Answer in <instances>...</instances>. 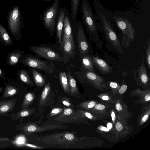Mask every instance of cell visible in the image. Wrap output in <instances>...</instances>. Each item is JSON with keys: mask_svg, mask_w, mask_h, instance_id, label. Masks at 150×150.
<instances>
[{"mask_svg": "<svg viewBox=\"0 0 150 150\" xmlns=\"http://www.w3.org/2000/svg\"><path fill=\"white\" fill-rule=\"evenodd\" d=\"M80 11L83 24L90 40L96 47L101 49L103 43L100 37L96 19L88 0H82Z\"/></svg>", "mask_w": 150, "mask_h": 150, "instance_id": "6da1fadb", "label": "cell"}, {"mask_svg": "<svg viewBox=\"0 0 150 150\" xmlns=\"http://www.w3.org/2000/svg\"><path fill=\"white\" fill-rule=\"evenodd\" d=\"M96 17L99 30L103 37L105 38L119 52L123 54L125 52L120 41L106 16L104 14L98 13Z\"/></svg>", "mask_w": 150, "mask_h": 150, "instance_id": "7a4b0ae2", "label": "cell"}, {"mask_svg": "<svg viewBox=\"0 0 150 150\" xmlns=\"http://www.w3.org/2000/svg\"><path fill=\"white\" fill-rule=\"evenodd\" d=\"M36 140L46 144L69 145L75 144L79 139L71 132H59L42 136Z\"/></svg>", "mask_w": 150, "mask_h": 150, "instance_id": "3957f363", "label": "cell"}, {"mask_svg": "<svg viewBox=\"0 0 150 150\" xmlns=\"http://www.w3.org/2000/svg\"><path fill=\"white\" fill-rule=\"evenodd\" d=\"M113 19L118 28L122 31L123 36L122 44L125 48H128L134 40L135 35L134 27L127 18L119 16H115Z\"/></svg>", "mask_w": 150, "mask_h": 150, "instance_id": "277c9868", "label": "cell"}, {"mask_svg": "<svg viewBox=\"0 0 150 150\" xmlns=\"http://www.w3.org/2000/svg\"><path fill=\"white\" fill-rule=\"evenodd\" d=\"M9 30L16 40L21 38L23 20L19 6L16 5L10 10L7 16Z\"/></svg>", "mask_w": 150, "mask_h": 150, "instance_id": "5b68a950", "label": "cell"}, {"mask_svg": "<svg viewBox=\"0 0 150 150\" xmlns=\"http://www.w3.org/2000/svg\"><path fill=\"white\" fill-rule=\"evenodd\" d=\"M60 0H54L53 3L40 16V19L45 28L50 33L55 29Z\"/></svg>", "mask_w": 150, "mask_h": 150, "instance_id": "8992f818", "label": "cell"}, {"mask_svg": "<svg viewBox=\"0 0 150 150\" xmlns=\"http://www.w3.org/2000/svg\"><path fill=\"white\" fill-rule=\"evenodd\" d=\"M65 127L66 126H63L57 125L40 126L33 123L27 122L23 123L17 125L15 127L21 133L29 136L33 133L46 131L57 129H62Z\"/></svg>", "mask_w": 150, "mask_h": 150, "instance_id": "52a82bcc", "label": "cell"}, {"mask_svg": "<svg viewBox=\"0 0 150 150\" xmlns=\"http://www.w3.org/2000/svg\"><path fill=\"white\" fill-rule=\"evenodd\" d=\"M77 29L76 38L78 50L81 57L89 54L92 47L87 39L83 26L81 22L78 21L73 23Z\"/></svg>", "mask_w": 150, "mask_h": 150, "instance_id": "ba28073f", "label": "cell"}, {"mask_svg": "<svg viewBox=\"0 0 150 150\" xmlns=\"http://www.w3.org/2000/svg\"><path fill=\"white\" fill-rule=\"evenodd\" d=\"M83 74L85 81L96 89L103 92L108 90L107 81L101 76L86 69Z\"/></svg>", "mask_w": 150, "mask_h": 150, "instance_id": "9c48e42d", "label": "cell"}, {"mask_svg": "<svg viewBox=\"0 0 150 150\" xmlns=\"http://www.w3.org/2000/svg\"><path fill=\"white\" fill-rule=\"evenodd\" d=\"M144 54L143 53L142 63L140 67L134 70V79L137 85L145 90L149 89L150 78L148 76L144 62Z\"/></svg>", "mask_w": 150, "mask_h": 150, "instance_id": "30bf717a", "label": "cell"}, {"mask_svg": "<svg viewBox=\"0 0 150 150\" xmlns=\"http://www.w3.org/2000/svg\"><path fill=\"white\" fill-rule=\"evenodd\" d=\"M114 138L117 140L129 135L134 130L133 126L129 125L117 114L116 121L114 126Z\"/></svg>", "mask_w": 150, "mask_h": 150, "instance_id": "8fae6325", "label": "cell"}, {"mask_svg": "<svg viewBox=\"0 0 150 150\" xmlns=\"http://www.w3.org/2000/svg\"><path fill=\"white\" fill-rule=\"evenodd\" d=\"M21 63L30 67L40 69L49 74H52L54 70L53 63L42 61L32 57H26L21 59Z\"/></svg>", "mask_w": 150, "mask_h": 150, "instance_id": "7c38bea8", "label": "cell"}, {"mask_svg": "<svg viewBox=\"0 0 150 150\" xmlns=\"http://www.w3.org/2000/svg\"><path fill=\"white\" fill-rule=\"evenodd\" d=\"M113 105L101 101L98 102L89 112L93 115L97 120H103L107 118L111 120L110 111Z\"/></svg>", "mask_w": 150, "mask_h": 150, "instance_id": "4fadbf2b", "label": "cell"}, {"mask_svg": "<svg viewBox=\"0 0 150 150\" xmlns=\"http://www.w3.org/2000/svg\"><path fill=\"white\" fill-rule=\"evenodd\" d=\"M85 120L80 119L76 117L73 110L70 108L64 109L62 113L54 119L60 122L78 124L83 123L89 125L87 120Z\"/></svg>", "mask_w": 150, "mask_h": 150, "instance_id": "5bb4252c", "label": "cell"}, {"mask_svg": "<svg viewBox=\"0 0 150 150\" xmlns=\"http://www.w3.org/2000/svg\"><path fill=\"white\" fill-rule=\"evenodd\" d=\"M29 48L33 52L43 58L54 61H62L61 55L49 48L34 46H30Z\"/></svg>", "mask_w": 150, "mask_h": 150, "instance_id": "9a60e30c", "label": "cell"}, {"mask_svg": "<svg viewBox=\"0 0 150 150\" xmlns=\"http://www.w3.org/2000/svg\"><path fill=\"white\" fill-rule=\"evenodd\" d=\"M61 47L62 60L64 64H66L70 58H74L76 54L73 36L63 43Z\"/></svg>", "mask_w": 150, "mask_h": 150, "instance_id": "2e32d148", "label": "cell"}, {"mask_svg": "<svg viewBox=\"0 0 150 150\" xmlns=\"http://www.w3.org/2000/svg\"><path fill=\"white\" fill-rule=\"evenodd\" d=\"M73 22L70 14L67 9L63 22V39L62 44L65 42L69 39L72 36V25Z\"/></svg>", "mask_w": 150, "mask_h": 150, "instance_id": "e0dca14e", "label": "cell"}, {"mask_svg": "<svg viewBox=\"0 0 150 150\" xmlns=\"http://www.w3.org/2000/svg\"><path fill=\"white\" fill-rule=\"evenodd\" d=\"M131 97L136 96L138 99L134 103L145 105L150 100V90H142L139 88L135 89L130 92L129 94Z\"/></svg>", "mask_w": 150, "mask_h": 150, "instance_id": "ac0fdd59", "label": "cell"}, {"mask_svg": "<svg viewBox=\"0 0 150 150\" xmlns=\"http://www.w3.org/2000/svg\"><path fill=\"white\" fill-rule=\"evenodd\" d=\"M114 107L118 114L125 121L127 122L130 120L132 113L128 110V106L123 100H120Z\"/></svg>", "mask_w": 150, "mask_h": 150, "instance_id": "d6986e66", "label": "cell"}, {"mask_svg": "<svg viewBox=\"0 0 150 150\" xmlns=\"http://www.w3.org/2000/svg\"><path fill=\"white\" fill-rule=\"evenodd\" d=\"M91 57L93 65L102 74L105 75L113 72L112 68L105 61L97 56H91Z\"/></svg>", "mask_w": 150, "mask_h": 150, "instance_id": "ffe728a7", "label": "cell"}, {"mask_svg": "<svg viewBox=\"0 0 150 150\" xmlns=\"http://www.w3.org/2000/svg\"><path fill=\"white\" fill-rule=\"evenodd\" d=\"M16 102L15 98L0 101V117H6L12 112Z\"/></svg>", "mask_w": 150, "mask_h": 150, "instance_id": "44dd1931", "label": "cell"}, {"mask_svg": "<svg viewBox=\"0 0 150 150\" xmlns=\"http://www.w3.org/2000/svg\"><path fill=\"white\" fill-rule=\"evenodd\" d=\"M67 9L65 7L59 8L58 10L56 21L57 36L58 38L59 43L61 46L62 45L61 35L63 25V22Z\"/></svg>", "mask_w": 150, "mask_h": 150, "instance_id": "7402d4cb", "label": "cell"}, {"mask_svg": "<svg viewBox=\"0 0 150 150\" xmlns=\"http://www.w3.org/2000/svg\"><path fill=\"white\" fill-rule=\"evenodd\" d=\"M35 111L34 108H27L21 109L19 111L11 114L10 117L12 120L19 121L21 123L23 122L24 119L33 114Z\"/></svg>", "mask_w": 150, "mask_h": 150, "instance_id": "603a6c76", "label": "cell"}, {"mask_svg": "<svg viewBox=\"0 0 150 150\" xmlns=\"http://www.w3.org/2000/svg\"><path fill=\"white\" fill-rule=\"evenodd\" d=\"M150 115V105H144L141 110L140 114L137 118V125L141 126L148 120Z\"/></svg>", "mask_w": 150, "mask_h": 150, "instance_id": "cb8c5ba5", "label": "cell"}, {"mask_svg": "<svg viewBox=\"0 0 150 150\" xmlns=\"http://www.w3.org/2000/svg\"><path fill=\"white\" fill-rule=\"evenodd\" d=\"M97 97L100 99L101 101L112 105H114L120 100L115 98L112 93L109 94L108 92L100 93L98 95Z\"/></svg>", "mask_w": 150, "mask_h": 150, "instance_id": "d4e9b609", "label": "cell"}, {"mask_svg": "<svg viewBox=\"0 0 150 150\" xmlns=\"http://www.w3.org/2000/svg\"><path fill=\"white\" fill-rule=\"evenodd\" d=\"M81 62L82 64L87 70L96 73L94 67L91 55L90 54H86L82 57Z\"/></svg>", "mask_w": 150, "mask_h": 150, "instance_id": "484cf974", "label": "cell"}, {"mask_svg": "<svg viewBox=\"0 0 150 150\" xmlns=\"http://www.w3.org/2000/svg\"><path fill=\"white\" fill-rule=\"evenodd\" d=\"M23 53V52L20 50H17L11 52L7 59V64L12 66L16 64L18 62Z\"/></svg>", "mask_w": 150, "mask_h": 150, "instance_id": "4316f807", "label": "cell"}, {"mask_svg": "<svg viewBox=\"0 0 150 150\" xmlns=\"http://www.w3.org/2000/svg\"><path fill=\"white\" fill-rule=\"evenodd\" d=\"M80 0H70L71 18L73 23L77 21Z\"/></svg>", "mask_w": 150, "mask_h": 150, "instance_id": "83f0119b", "label": "cell"}, {"mask_svg": "<svg viewBox=\"0 0 150 150\" xmlns=\"http://www.w3.org/2000/svg\"><path fill=\"white\" fill-rule=\"evenodd\" d=\"M0 40L6 45L11 46L13 43V40L8 33L0 23Z\"/></svg>", "mask_w": 150, "mask_h": 150, "instance_id": "f1b7e54d", "label": "cell"}, {"mask_svg": "<svg viewBox=\"0 0 150 150\" xmlns=\"http://www.w3.org/2000/svg\"><path fill=\"white\" fill-rule=\"evenodd\" d=\"M67 77L70 86L71 95L76 97H80L75 80L69 73L67 74Z\"/></svg>", "mask_w": 150, "mask_h": 150, "instance_id": "f546056e", "label": "cell"}, {"mask_svg": "<svg viewBox=\"0 0 150 150\" xmlns=\"http://www.w3.org/2000/svg\"><path fill=\"white\" fill-rule=\"evenodd\" d=\"M35 98V96L33 92H30L24 96L23 100L20 105V109L28 108L33 102Z\"/></svg>", "mask_w": 150, "mask_h": 150, "instance_id": "4dcf8cb0", "label": "cell"}, {"mask_svg": "<svg viewBox=\"0 0 150 150\" xmlns=\"http://www.w3.org/2000/svg\"><path fill=\"white\" fill-rule=\"evenodd\" d=\"M76 117L81 119H87L92 121L97 120L96 117L90 112L86 110H78L74 112Z\"/></svg>", "mask_w": 150, "mask_h": 150, "instance_id": "1f68e13d", "label": "cell"}, {"mask_svg": "<svg viewBox=\"0 0 150 150\" xmlns=\"http://www.w3.org/2000/svg\"><path fill=\"white\" fill-rule=\"evenodd\" d=\"M59 77L61 84L64 91L67 94L71 95L70 86L66 73L65 72H60Z\"/></svg>", "mask_w": 150, "mask_h": 150, "instance_id": "d6a6232c", "label": "cell"}, {"mask_svg": "<svg viewBox=\"0 0 150 150\" xmlns=\"http://www.w3.org/2000/svg\"><path fill=\"white\" fill-rule=\"evenodd\" d=\"M19 91V88L15 86L6 85L2 95L3 97L6 98L12 96L17 94Z\"/></svg>", "mask_w": 150, "mask_h": 150, "instance_id": "836d02e7", "label": "cell"}, {"mask_svg": "<svg viewBox=\"0 0 150 150\" xmlns=\"http://www.w3.org/2000/svg\"><path fill=\"white\" fill-rule=\"evenodd\" d=\"M32 72L36 85L39 87L44 86L45 81L42 75L35 69H33Z\"/></svg>", "mask_w": 150, "mask_h": 150, "instance_id": "e575fe53", "label": "cell"}, {"mask_svg": "<svg viewBox=\"0 0 150 150\" xmlns=\"http://www.w3.org/2000/svg\"><path fill=\"white\" fill-rule=\"evenodd\" d=\"M18 75L19 78L23 82L27 85H32L33 82L26 70L21 69L19 72Z\"/></svg>", "mask_w": 150, "mask_h": 150, "instance_id": "d590c367", "label": "cell"}, {"mask_svg": "<svg viewBox=\"0 0 150 150\" xmlns=\"http://www.w3.org/2000/svg\"><path fill=\"white\" fill-rule=\"evenodd\" d=\"M50 86L48 82L45 86L42 93L40 101V105L41 106L44 104L49 96L50 90Z\"/></svg>", "mask_w": 150, "mask_h": 150, "instance_id": "8d00e7d4", "label": "cell"}, {"mask_svg": "<svg viewBox=\"0 0 150 150\" xmlns=\"http://www.w3.org/2000/svg\"><path fill=\"white\" fill-rule=\"evenodd\" d=\"M98 102L96 100L87 101L80 103L79 106L86 111L89 112Z\"/></svg>", "mask_w": 150, "mask_h": 150, "instance_id": "74e56055", "label": "cell"}, {"mask_svg": "<svg viewBox=\"0 0 150 150\" xmlns=\"http://www.w3.org/2000/svg\"><path fill=\"white\" fill-rule=\"evenodd\" d=\"M107 83L108 88H109L110 89L112 95L114 97L118 94V91L120 85L117 83L113 81H107Z\"/></svg>", "mask_w": 150, "mask_h": 150, "instance_id": "f35d334b", "label": "cell"}, {"mask_svg": "<svg viewBox=\"0 0 150 150\" xmlns=\"http://www.w3.org/2000/svg\"><path fill=\"white\" fill-rule=\"evenodd\" d=\"M117 114L118 113L115 109L113 105L110 110V115L111 120L112 121V123L114 127L117 119Z\"/></svg>", "mask_w": 150, "mask_h": 150, "instance_id": "ab89813d", "label": "cell"}, {"mask_svg": "<svg viewBox=\"0 0 150 150\" xmlns=\"http://www.w3.org/2000/svg\"><path fill=\"white\" fill-rule=\"evenodd\" d=\"M146 57L147 64L148 67L150 69V39L148 40L147 42L146 49Z\"/></svg>", "mask_w": 150, "mask_h": 150, "instance_id": "60d3db41", "label": "cell"}, {"mask_svg": "<svg viewBox=\"0 0 150 150\" xmlns=\"http://www.w3.org/2000/svg\"><path fill=\"white\" fill-rule=\"evenodd\" d=\"M127 85L126 82L125 81H122L118 90V94L120 95L123 94L127 90Z\"/></svg>", "mask_w": 150, "mask_h": 150, "instance_id": "b9f144b4", "label": "cell"}, {"mask_svg": "<svg viewBox=\"0 0 150 150\" xmlns=\"http://www.w3.org/2000/svg\"><path fill=\"white\" fill-rule=\"evenodd\" d=\"M9 138L7 137H0V148H3L8 146H10L9 143L4 142L8 141Z\"/></svg>", "mask_w": 150, "mask_h": 150, "instance_id": "7bdbcfd3", "label": "cell"}, {"mask_svg": "<svg viewBox=\"0 0 150 150\" xmlns=\"http://www.w3.org/2000/svg\"><path fill=\"white\" fill-rule=\"evenodd\" d=\"M63 111V109L62 108H54L50 112V116L52 117L57 115H59L62 113Z\"/></svg>", "mask_w": 150, "mask_h": 150, "instance_id": "ee69618b", "label": "cell"}, {"mask_svg": "<svg viewBox=\"0 0 150 150\" xmlns=\"http://www.w3.org/2000/svg\"><path fill=\"white\" fill-rule=\"evenodd\" d=\"M110 132L106 127L103 125H100L98 126L97 128L96 132L100 134H104Z\"/></svg>", "mask_w": 150, "mask_h": 150, "instance_id": "f6af8a7d", "label": "cell"}, {"mask_svg": "<svg viewBox=\"0 0 150 150\" xmlns=\"http://www.w3.org/2000/svg\"><path fill=\"white\" fill-rule=\"evenodd\" d=\"M23 145L24 146H26L35 149H42L43 148L40 146H38L37 145H33V144H29L28 143H25L23 144Z\"/></svg>", "mask_w": 150, "mask_h": 150, "instance_id": "bcb514c9", "label": "cell"}, {"mask_svg": "<svg viewBox=\"0 0 150 150\" xmlns=\"http://www.w3.org/2000/svg\"><path fill=\"white\" fill-rule=\"evenodd\" d=\"M62 102L64 105L67 107H70L71 105L70 101L67 98L63 99L62 100Z\"/></svg>", "mask_w": 150, "mask_h": 150, "instance_id": "7dc6e473", "label": "cell"}, {"mask_svg": "<svg viewBox=\"0 0 150 150\" xmlns=\"http://www.w3.org/2000/svg\"><path fill=\"white\" fill-rule=\"evenodd\" d=\"M4 76V75L3 71L0 69V77L3 78Z\"/></svg>", "mask_w": 150, "mask_h": 150, "instance_id": "c3c4849f", "label": "cell"}, {"mask_svg": "<svg viewBox=\"0 0 150 150\" xmlns=\"http://www.w3.org/2000/svg\"><path fill=\"white\" fill-rule=\"evenodd\" d=\"M3 87H0V93L1 92L3 89Z\"/></svg>", "mask_w": 150, "mask_h": 150, "instance_id": "681fc988", "label": "cell"}, {"mask_svg": "<svg viewBox=\"0 0 150 150\" xmlns=\"http://www.w3.org/2000/svg\"><path fill=\"white\" fill-rule=\"evenodd\" d=\"M43 1H51L52 0H41Z\"/></svg>", "mask_w": 150, "mask_h": 150, "instance_id": "f907efd6", "label": "cell"}, {"mask_svg": "<svg viewBox=\"0 0 150 150\" xmlns=\"http://www.w3.org/2000/svg\"><path fill=\"white\" fill-rule=\"evenodd\" d=\"M98 0V2L100 3V4H101V0Z\"/></svg>", "mask_w": 150, "mask_h": 150, "instance_id": "816d5d0a", "label": "cell"}]
</instances>
